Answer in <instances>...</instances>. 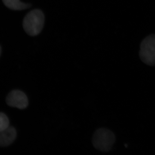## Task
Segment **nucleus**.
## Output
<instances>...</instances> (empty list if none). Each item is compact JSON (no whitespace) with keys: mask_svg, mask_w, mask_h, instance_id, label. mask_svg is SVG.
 I'll return each mask as SVG.
<instances>
[{"mask_svg":"<svg viewBox=\"0 0 155 155\" xmlns=\"http://www.w3.org/2000/svg\"><path fill=\"white\" fill-rule=\"evenodd\" d=\"M45 23V16L42 11L35 9L29 12L23 19V28L28 35L34 36L41 32Z\"/></svg>","mask_w":155,"mask_h":155,"instance_id":"f257e3e1","label":"nucleus"},{"mask_svg":"<svg viewBox=\"0 0 155 155\" xmlns=\"http://www.w3.org/2000/svg\"><path fill=\"white\" fill-rule=\"evenodd\" d=\"M115 140V134L112 131L106 128H99L94 134L92 143L96 149L106 152L111 149Z\"/></svg>","mask_w":155,"mask_h":155,"instance_id":"f03ea898","label":"nucleus"},{"mask_svg":"<svg viewBox=\"0 0 155 155\" xmlns=\"http://www.w3.org/2000/svg\"><path fill=\"white\" fill-rule=\"evenodd\" d=\"M139 56L144 64L155 66V35H150L142 41Z\"/></svg>","mask_w":155,"mask_h":155,"instance_id":"7ed1b4c3","label":"nucleus"},{"mask_svg":"<svg viewBox=\"0 0 155 155\" xmlns=\"http://www.w3.org/2000/svg\"><path fill=\"white\" fill-rule=\"evenodd\" d=\"M6 103L9 106L18 109H25L28 107V102L27 96L21 91H12L8 94Z\"/></svg>","mask_w":155,"mask_h":155,"instance_id":"20e7f679","label":"nucleus"},{"mask_svg":"<svg viewBox=\"0 0 155 155\" xmlns=\"http://www.w3.org/2000/svg\"><path fill=\"white\" fill-rule=\"evenodd\" d=\"M17 137V131L14 127L9 126L0 131V147H7L13 143Z\"/></svg>","mask_w":155,"mask_h":155,"instance_id":"39448f33","label":"nucleus"},{"mask_svg":"<svg viewBox=\"0 0 155 155\" xmlns=\"http://www.w3.org/2000/svg\"><path fill=\"white\" fill-rule=\"evenodd\" d=\"M4 5L8 8L15 11H21L29 8L31 6L29 4L20 2V0H2Z\"/></svg>","mask_w":155,"mask_h":155,"instance_id":"423d86ee","label":"nucleus"},{"mask_svg":"<svg viewBox=\"0 0 155 155\" xmlns=\"http://www.w3.org/2000/svg\"><path fill=\"white\" fill-rule=\"evenodd\" d=\"M10 122L8 116L3 113H0V131L5 130L9 127Z\"/></svg>","mask_w":155,"mask_h":155,"instance_id":"0eeeda50","label":"nucleus"},{"mask_svg":"<svg viewBox=\"0 0 155 155\" xmlns=\"http://www.w3.org/2000/svg\"><path fill=\"white\" fill-rule=\"evenodd\" d=\"M1 53H2V48H1V46H0V56H1Z\"/></svg>","mask_w":155,"mask_h":155,"instance_id":"6e6552de","label":"nucleus"}]
</instances>
